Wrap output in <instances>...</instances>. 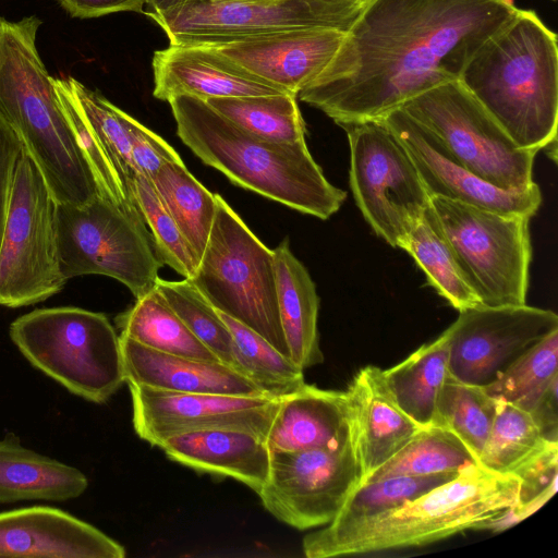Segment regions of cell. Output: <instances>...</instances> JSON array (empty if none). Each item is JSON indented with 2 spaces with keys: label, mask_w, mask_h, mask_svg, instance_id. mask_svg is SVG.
I'll return each mask as SVG.
<instances>
[{
  "label": "cell",
  "mask_w": 558,
  "mask_h": 558,
  "mask_svg": "<svg viewBox=\"0 0 558 558\" xmlns=\"http://www.w3.org/2000/svg\"><path fill=\"white\" fill-rule=\"evenodd\" d=\"M441 229L481 303L526 304L531 217L432 197Z\"/></svg>",
  "instance_id": "obj_9"
},
{
  "label": "cell",
  "mask_w": 558,
  "mask_h": 558,
  "mask_svg": "<svg viewBox=\"0 0 558 558\" xmlns=\"http://www.w3.org/2000/svg\"><path fill=\"white\" fill-rule=\"evenodd\" d=\"M9 335L32 365L88 401L104 403L125 383L120 336L102 313L37 308L13 320Z\"/></svg>",
  "instance_id": "obj_6"
},
{
  "label": "cell",
  "mask_w": 558,
  "mask_h": 558,
  "mask_svg": "<svg viewBox=\"0 0 558 558\" xmlns=\"http://www.w3.org/2000/svg\"><path fill=\"white\" fill-rule=\"evenodd\" d=\"M449 332L383 371L399 408L420 427L432 425L439 391L449 374Z\"/></svg>",
  "instance_id": "obj_27"
},
{
  "label": "cell",
  "mask_w": 558,
  "mask_h": 558,
  "mask_svg": "<svg viewBox=\"0 0 558 558\" xmlns=\"http://www.w3.org/2000/svg\"><path fill=\"white\" fill-rule=\"evenodd\" d=\"M515 476L492 473L481 465L462 469L452 480L377 515L327 524L304 536L307 558H328L424 546L466 530L515 504Z\"/></svg>",
  "instance_id": "obj_5"
},
{
  "label": "cell",
  "mask_w": 558,
  "mask_h": 558,
  "mask_svg": "<svg viewBox=\"0 0 558 558\" xmlns=\"http://www.w3.org/2000/svg\"><path fill=\"white\" fill-rule=\"evenodd\" d=\"M450 340L449 375L485 387L522 354L558 330V316L534 306L477 305L459 312L447 328Z\"/></svg>",
  "instance_id": "obj_15"
},
{
  "label": "cell",
  "mask_w": 558,
  "mask_h": 558,
  "mask_svg": "<svg viewBox=\"0 0 558 558\" xmlns=\"http://www.w3.org/2000/svg\"><path fill=\"white\" fill-rule=\"evenodd\" d=\"M159 447L172 461L197 472L231 477L256 494L268 477L270 451L266 441L246 432H194L171 437Z\"/></svg>",
  "instance_id": "obj_24"
},
{
  "label": "cell",
  "mask_w": 558,
  "mask_h": 558,
  "mask_svg": "<svg viewBox=\"0 0 558 558\" xmlns=\"http://www.w3.org/2000/svg\"><path fill=\"white\" fill-rule=\"evenodd\" d=\"M459 81L521 148L557 144V35L533 10L517 13L486 39Z\"/></svg>",
  "instance_id": "obj_2"
},
{
  "label": "cell",
  "mask_w": 558,
  "mask_h": 558,
  "mask_svg": "<svg viewBox=\"0 0 558 558\" xmlns=\"http://www.w3.org/2000/svg\"><path fill=\"white\" fill-rule=\"evenodd\" d=\"M385 123L404 146L428 196L444 197L501 214L532 217L542 204L536 183L524 190H504L461 165L424 126L398 108Z\"/></svg>",
  "instance_id": "obj_17"
},
{
  "label": "cell",
  "mask_w": 558,
  "mask_h": 558,
  "mask_svg": "<svg viewBox=\"0 0 558 558\" xmlns=\"http://www.w3.org/2000/svg\"><path fill=\"white\" fill-rule=\"evenodd\" d=\"M551 442L546 440L531 415L498 401L497 413L477 464L504 476H515Z\"/></svg>",
  "instance_id": "obj_33"
},
{
  "label": "cell",
  "mask_w": 558,
  "mask_h": 558,
  "mask_svg": "<svg viewBox=\"0 0 558 558\" xmlns=\"http://www.w3.org/2000/svg\"><path fill=\"white\" fill-rule=\"evenodd\" d=\"M199 0H147L144 14H162Z\"/></svg>",
  "instance_id": "obj_45"
},
{
  "label": "cell",
  "mask_w": 558,
  "mask_h": 558,
  "mask_svg": "<svg viewBox=\"0 0 558 558\" xmlns=\"http://www.w3.org/2000/svg\"><path fill=\"white\" fill-rule=\"evenodd\" d=\"M354 435V411L347 391L305 383L279 399L265 440L269 451L339 449Z\"/></svg>",
  "instance_id": "obj_21"
},
{
  "label": "cell",
  "mask_w": 558,
  "mask_h": 558,
  "mask_svg": "<svg viewBox=\"0 0 558 558\" xmlns=\"http://www.w3.org/2000/svg\"><path fill=\"white\" fill-rule=\"evenodd\" d=\"M350 146V186L364 219L398 247L430 204L404 146L384 120L343 125Z\"/></svg>",
  "instance_id": "obj_12"
},
{
  "label": "cell",
  "mask_w": 558,
  "mask_h": 558,
  "mask_svg": "<svg viewBox=\"0 0 558 558\" xmlns=\"http://www.w3.org/2000/svg\"><path fill=\"white\" fill-rule=\"evenodd\" d=\"M131 155L136 173L153 181L159 169L169 161L181 160L179 154L161 136L126 113Z\"/></svg>",
  "instance_id": "obj_40"
},
{
  "label": "cell",
  "mask_w": 558,
  "mask_h": 558,
  "mask_svg": "<svg viewBox=\"0 0 558 558\" xmlns=\"http://www.w3.org/2000/svg\"><path fill=\"white\" fill-rule=\"evenodd\" d=\"M498 401L483 387L448 374L436 401L433 423L456 435L476 462L492 429Z\"/></svg>",
  "instance_id": "obj_35"
},
{
  "label": "cell",
  "mask_w": 558,
  "mask_h": 558,
  "mask_svg": "<svg viewBox=\"0 0 558 558\" xmlns=\"http://www.w3.org/2000/svg\"><path fill=\"white\" fill-rule=\"evenodd\" d=\"M398 247L416 262L429 284L456 310L460 312L483 305L465 277L430 204Z\"/></svg>",
  "instance_id": "obj_28"
},
{
  "label": "cell",
  "mask_w": 558,
  "mask_h": 558,
  "mask_svg": "<svg viewBox=\"0 0 558 558\" xmlns=\"http://www.w3.org/2000/svg\"><path fill=\"white\" fill-rule=\"evenodd\" d=\"M125 383L159 390L267 397L229 365L156 351L120 336Z\"/></svg>",
  "instance_id": "obj_22"
},
{
  "label": "cell",
  "mask_w": 558,
  "mask_h": 558,
  "mask_svg": "<svg viewBox=\"0 0 558 558\" xmlns=\"http://www.w3.org/2000/svg\"><path fill=\"white\" fill-rule=\"evenodd\" d=\"M151 182L199 262L216 215V195L191 174L182 159L165 163Z\"/></svg>",
  "instance_id": "obj_30"
},
{
  "label": "cell",
  "mask_w": 558,
  "mask_h": 558,
  "mask_svg": "<svg viewBox=\"0 0 558 558\" xmlns=\"http://www.w3.org/2000/svg\"><path fill=\"white\" fill-rule=\"evenodd\" d=\"M74 17H99L116 12L144 13L147 0H58Z\"/></svg>",
  "instance_id": "obj_43"
},
{
  "label": "cell",
  "mask_w": 558,
  "mask_h": 558,
  "mask_svg": "<svg viewBox=\"0 0 558 558\" xmlns=\"http://www.w3.org/2000/svg\"><path fill=\"white\" fill-rule=\"evenodd\" d=\"M553 1H556V0H553Z\"/></svg>",
  "instance_id": "obj_48"
},
{
  "label": "cell",
  "mask_w": 558,
  "mask_h": 558,
  "mask_svg": "<svg viewBox=\"0 0 558 558\" xmlns=\"http://www.w3.org/2000/svg\"><path fill=\"white\" fill-rule=\"evenodd\" d=\"M122 545L51 507L0 512V557L123 558Z\"/></svg>",
  "instance_id": "obj_19"
},
{
  "label": "cell",
  "mask_w": 558,
  "mask_h": 558,
  "mask_svg": "<svg viewBox=\"0 0 558 558\" xmlns=\"http://www.w3.org/2000/svg\"><path fill=\"white\" fill-rule=\"evenodd\" d=\"M558 378L554 379L536 404L527 412L543 437L548 441L558 442Z\"/></svg>",
  "instance_id": "obj_44"
},
{
  "label": "cell",
  "mask_w": 558,
  "mask_h": 558,
  "mask_svg": "<svg viewBox=\"0 0 558 558\" xmlns=\"http://www.w3.org/2000/svg\"><path fill=\"white\" fill-rule=\"evenodd\" d=\"M354 411L362 482L396 454L421 428L397 404L383 369L361 368L345 389Z\"/></svg>",
  "instance_id": "obj_23"
},
{
  "label": "cell",
  "mask_w": 558,
  "mask_h": 558,
  "mask_svg": "<svg viewBox=\"0 0 558 558\" xmlns=\"http://www.w3.org/2000/svg\"><path fill=\"white\" fill-rule=\"evenodd\" d=\"M357 1H361V2L367 3L369 0H357Z\"/></svg>",
  "instance_id": "obj_47"
},
{
  "label": "cell",
  "mask_w": 558,
  "mask_h": 558,
  "mask_svg": "<svg viewBox=\"0 0 558 558\" xmlns=\"http://www.w3.org/2000/svg\"><path fill=\"white\" fill-rule=\"evenodd\" d=\"M135 300L116 317L120 336L163 353L220 362L189 330L156 288Z\"/></svg>",
  "instance_id": "obj_29"
},
{
  "label": "cell",
  "mask_w": 558,
  "mask_h": 558,
  "mask_svg": "<svg viewBox=\"0 0 558 558\" xmlns=\"http://www.w3.org/2000/svg\"><path fill=\"white\" fill-rule=\"evenodd\" d=\"M56 207L41 172L23 149L0 244V305H32L63 289L66 280L58 259Z\"/></svg>",
  "instance_id": "obj_11"
},
{
  "label": "cell",
  "mask_w": 558,
  "mask_h": 558,
  "mask_svg": "<svg viewBox=\"0 0 558 558\" xmlns=\"http://www.w3.org/2000/svg\"><path fill=\"white\" fill-rule=\"evenodd\" d=\"M365 4L357 0H199L149 17L170 44L209 46L306 28L348 32Z\"/></svg>",
  "instance_id": "obj_13"
},
{
  "label": "cell",
  "mask_w": 558,
  "mask_h": 558,
  "mask_svg": "<svg viewBox=\"0 0 558 558\" xmlns=\"http://www.w3.org/2000/svg\"><path fill=\"white\" fill-rule=\"evenodd\" d=\"M205 101L235 125L259 138L280 143L305 141V124L294 95L220 97Z\"/></svg>",
  "instance_id": "obj_31"
},
{
  "label": "cell",
  "mask_w": 558,
  "mask_h": 558,
  "mask_svg": "<svg viewBox=\"0 0 558 558\" xmlns=\"http://www.w3.org/2000/svg\"><path fill=\"white\" fill-rule=\"evenodd\" d=\"M274 253L279 319L290 359L302 369L310 368L324 362L317 329L319 298L287 239Z\"/></svg>",
  "instance_id": "obj_25"
},
{
  "label": "cell",
  "mask_w": 558,
  "mask_h": 558,
  "mask_svg": "<svg viewBox=\"0 0 558 558\" xmlns=\"http://www.w3.org/2000/svg\"><path fill=\"white\" fill-rule=\"evenodd\" d=\"M41 21L0 17V114L20 137L57 204L84 205L97 187L36 47Z\"/></svg>",
  "instance_id": "obj_4"
},
{
  "label": "cell",
  "mask_w": 558,
  "mask_h": 558,
  "mask_svg": "<svg viewBox=\"0 0 558 558\" xmlns=\"http://www.w3.org/2000/svg\"><path fill=\"white\" fill-rule=\"evenodd\" d=\"M345 33L306 28L209 45L246 71L298 96L329 64Z\"/></svg>",
  "instance_id": "obj_18"
},
{
  "label": "cell",
  "mask_w": 558,
  "mask_h": 558,
  "mask_svg": "<svg viewBox=\"0 0 558 558\" xmlns=\"http://www.w3.org/2000/svg\"><path fill=\"white\" fill-rule=\"evenodd\" d=\"M129 387L134 429L141 439L158 447L174 436L213 429L246 432L266 439L279 405V399L270 397Z\"/></svg>",
  "instance_id": "obj_16"
},
{
  "label": "cell",
  "mask_w": 558,
  "mask_h": 558,
  "mask_svg": "<svg viewBox=\"0 0 558 558\" xmlns=\"http://www.w3.org/2000/svg\"><path fill=\"white\" fill-rule=\"evenodd\" d=\"M87 485L78 469L24 448L16 436L0 440V504L65 501L81 496Z\"/></svg>",
  "instance_id": "obj_26"
},
{
  "label": "cell",
  "mask_w": 558,
  "mask_h": 558,
  "mask_svg": "<svg viewBox=\"0 0 558 558\" xmlns=\"http://www.w3.org/2000/svg\"><path fill=\"white\" fill-rule=\"evenodd\" d=\"M129 187L161 263L183 278L191 279L198 259L161 202L153 182L136 173Z\"/></svg>",
  "instance_id": "obj_38"
},
{
  "label": "cell",
  "mask_w": 558,
  "mask_h": 558,
  "mask_svg": "<svg viewBox=\"0 0 558 558\" xmlns=\"http://www.w3.org/2000/svg\"><path fill=\"white\" fill-rule=\"evenodd\" d=\"M155 288L189 330L221 363L234 368L232 335L218 311L197 287L186 278L169 281L158 277Z\"/></svg>",
  "instance_id": "obj_37"
},
{
  "label": "cell",
  "mask_w": 558,
  "mask_h": 558,
  "mask_svg": "<svg viewBox=\"0 0 558 558\" xmlns=\"http://www.w3.org/2000/svg\"><path fill=\"white\" fill-rule=\"evenodd\" d=\"M476 463L473 454L456 435L432 424L421 427L396 454L375 470L364 483L392 476L459 472Z\"/></svg>",
  "instance_id": "obj_34"
},
{
  "label": "cell",
  "mask_w": 558,
  "mask_h": 558,
  "mask_svg": "<svg viewBox=\"0 0 558 558\" xmlns=\"http://www.w3.org/2000/svg\"><path fill=\"white\" fill-rule=\"evenodd\" d=\"M209 2H254V1H264V0H205Z\"/></svg>",
  "instance_id": "obj_46"
},
{
  "label": "cell",
  "mask_w": 558,
  "mask_h": 558,
  "mask_svg": "<svg viewBox=\"0 0 558 558\" xmlns=\"http://www.w3.org/2000/svg\"><path fill=\"white\" fill-rule=\"evenodd\" d=\"M168 102L181 141L234 184L324 220L343 204L347 193L326 179L305 141L259 138L196 97L181 95Z\"/></svg>",
  "instance_id": "obj_3"
},
{
  "label": "cell",
  "mask_w": 558,
  "mask_h": 558,
  "mask_svg": "<svg viewBox=\"0 0 558 558\" xmlns=\"http://www.w3.org/2000/svg\"><path fill=\"white\" fill-rule=\"evenodd\" d=\"M400 108L486 182L504 190L535 183L536 153L519 147L459 80L433 87Z\"/></svg>",
  "instance_id": "obj_10"
},
{
  "label": "cell",
  "mask_w": 558,
  "mask_h": 558,
  "mask_svg": "<svg viewBox=\"0 0 558 558\" xmlns=\"http://www.w3.org/2000/svg\"><path fill=\"white\" fill-rule=\"evenodd\" d=\"M558 378V330L522 354L495 381L483 387L497 401L526 412Z\"/></svg>",
  "instance_id": "obj_36"
},
{
  "label": "cell",
  "mask_w": 558,
  "mask_h": 558,
  "mask_svg": "<svg viewBox=\"0 0 558 558\" xmlns=\"http://www.w3.org/2000/svg\"><path fill=\"white\" fill-rule=\"evenodd\" d=\"M361 482L354 435L339 449L270 451L268 477L257 495L276 519L304 531L329 524Z\"/></svg>",
  "instance_id": "obj_14"
},
{
  "label": "cell",
  "mask_w": 558,
  "mask_h": 558,
  "mask_svg": "<svg viewBox=\"0 0 558 558\" xmlns=\"http://www.w3.org/2000/svg\"><path fill=\"white\" fill-rule=\"evenodd\" d=\"M517 11L511 0H369L333 59L298 96L341 128L381 120L458 81Z\"/></svg>",
  "instance_id": "obj_1"
},
{
  "label": "cell",
  "mask_w": 558,
  "mask_h": 558,
  "mask_svg": "<svg viewBox=\"0 0 558 558\" xmlns=\"http://www.w3.org/2000/svg\"><path fill=\"white\" fill-rule=\"evenodd\" d=\"M151 66L153 95L163 101L181 95L206 100L289 94L205 46L170 44L155 51Z\"/></svg>",
  "instance_id": "obj_20"
},
{
  "label": "cell",
  "mask_w": 558,
  "mask_h": 558,
  "mask_svg": "<svg viewBox=\"0 0 558 558\" xmlns=\"http://www.w3.org/2000/svg\"><path fill=\"white\" fill-rule=\"evenodd\" d=\"M56 240L66 281L84 275L111 277L135 299L155 288L163 265L144 219L100 196L84 205L57 204Z\"/></svg>",
  "instance_id": "obj_8"
},
{
  "label": "cell",
  "mask_w": 558,
  "mask_h": 558,
  "mask_svg": "<svg viewBox=\"0 0 558 558\" xmlns=\"http://www.w3.org/2000/svg\"><path fill=\"white\" fill-rule=\"evenodd\" d=\"M233 338L234 368L267 397L280 399L299 390L304 375L289 356L254 330L219 312Z\"/></svg>",
  "instance_id": "obj_32"
},
{
  "label": "cell",
  "mask_w": 558,
  "mask_h": 558,
  "mask_svg": "<svg viewBox=\"0 0 558 558\" xmlns=\"http://www.w3.org/2000/svg\"><path fill=\"white\" fill-rule=\"evenodd\" d=\"M216 195V215L204 253L190 279L209 303L290 357L280 325L274 250Z\"/></svg>",
  "instance_id": "obj_7"
},
{
  "label": "cell",
  "mask_w": 558,
  "mask_h": 558,
  "mask_svg": "<svg viewBox=\"0 0 558 558\" xmlns=\"http://www.w3.org/2000/svg\"><path fill=\"white\" fill-rule=\"evenodd\" d=\"M515 477L519 481L517 502L524 504L543 496L553 497L557 492L558 442H551L522 468Z\"/></svg>",
  "instance_id": "obj_41"
},
{
  "label": "cell",
  "mask_w": 558,
  "mask_h": 558,
  "mask_svg": "<svg viewBox=\"0 0 558 558\" xmlns=\"http://www.w3.org/2000/svg\"><path fill=\"white\" fill-rule=\"evenodd\" d=\"M23 149L20 137L0 114V244L8 216L14 174Z\"/></svg>",
  "instance_id": "obj_42"
},
{
  "label": "cell",
  "mask_w": 558,
  "mask_h": 558,
  "mask_svg": "<svg viewBox=\"0 0 558 558\" xmlns=\"http://www.w3.org/2000/svg\"><path fill=\"white\" fill-rule=\"evenodd\" d=\"M459 472L392 476L364 483L355 488L329 524L349 523L395 509L452 480Z\"/></svg>",
  "instance_id": "obj_39"
}]
</instances>
